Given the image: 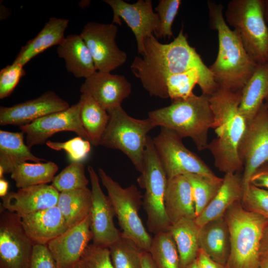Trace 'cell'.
I'll list each match as a JSON object with an SVG mask.
<instances>
[{
    "label": "cell",
    "mask_w": 268,
    "mask_h": 268,
    "mask_svg": "<svg viewBox=\"0 0 268 268\" xmlns=\"http://www.w3.org/2000/svg\"><path fill=\"white\" fill-rule=\"evenodd\" d=\"M210 27L217 33L216 58L209 67L219 88L240 91L258 64L247 52L237 32L230 28L223 15V6L207 2Z\"/></svg>",
    "instance_id": "obj_3"
},
{
    "label": "cell",
    "mask_w": 268,
    "mask_h": 268,
    "mask_svg": "<svg viewBox=\"0 0 268 268\" xmlns=\"http://www.w3.org/2000/svg\"><path fill=\"white\" fill-rule=\"evenodd\" d=\"M112 8V23L122 25L123 19L133 32L136 41L137 51L141 55L145 39L154 34L159 25L158 14L154 12L151 0H138L130 3L123 0H104Z\"/></svg>",
    "instance_id": "obj_14"
},
{
    "label": "cell",
    "mask_w": 268,
    "mask_h": 268,
    "mask_svg": "<svg viewBox=\"0 0 268 268\" xmlns=\"http://www.w3.org/2000/svg\"><path fill=\"white\" fill-rule=\"evenodd\" d=\"M89 180L81 162H71L55 176L51 185L60 193L87 187Z\"/></svg>",
    "instance_id": "obj_37"
},
{
    "label": "cell",
    "mask_w": 268,
    "mask_h": 268,
    "mask_svg": "<svg viewBox=\"0 0 268 268\" xmlns=\"http://www.w3.org/2000/svg\"><path fill=\"white\" fill-rule=\"evenodd\" d=\"M59 169L55 162H24L17 166L12 171L11 178L18 189L47 184L52 182Z\"/></svg>",
    "instance_id": "obj_32"
},
{
    "label": "cell",
    "mask_w": 268,
    "mask_h": 268,
    "mask_svg": "<svg viewBox=\"0 0 268 268\" xmlns=\"http://www.w3.org/2000/svg\"><path fill=\"white\" fill-rule=\"evenodd\" d=\"M57 54L63 59L68 72L76 78L89 77L97 70L89 50L80 34L67 35L57 46Z\"/></svg>",
    "instance_id": "obj_23"
},
{
    "label": "cell",
    "mask_w": 268,
    "mask_h": 268,
    "mask_svg": "<svg viewBox=\"0 0 268 268\" xmlns=\"http://www.w3.org/2000/svg\"><path fill=\"white\" fill-rule=\"evenodd\" d=\"M68 22L66 18L50 17L36 36L21 48L13 63L24 66L48 48L59 45L66 37Z\"/></svg>",
    "instance_id": "obj_25"
},
{
    "label": "cell",
    "mask_w": 268,
    "mask_h": 268,
    "mask_svg": "<svg viewBox=\"0 0 268 268\" xmlns=\"http://www.w3.org/2000/svg\"><path fill=\"white\" fill-rule=\"evenodd\" d=\"M200 248L214 261L226 266L230 253L228 225L224 215L210 220L200 227Z\"/></svg>",
    "instance_id": "obj_24"
},
{
    "label": "cell",
    "mask_w": 268,
    "mask_h": 268,
    "mask_svg": "<svg viewBox=\"0 0 268 268\" xmlns=\"http://www.w3.org/2000/svg\"><path fill=\"white\" fill-rule=\"evenodd\" d=\"M224 215L230 238L227 268H259L261 242L268 219L246 210L241 201L231 204Z\"/></svg>",
    "instance_id": "obj_5"
},
{
    "label": "cell",
    "mask_w": 268,
    "mask_h": 268,
    "mask_svg": "<svg viewBox=\"0 0 268 268\" xmlns=\"http://www.w3.org/2000/svg\"><path fill=\"white\" fill-rule=\"evenodd\" d=\"M148 252L157 268H181L178 251L169 231L154 235Z\"/></svg>",
    "instance_id": "obj_33"
},
{
    "label": "cell",
    "mask_w": 268,
    "mask_h": 268,
    "mask_svg": "<svg viewBox=\"0 0 268 268\" xmlns=\"http://www.w3.org/2000/svg\"><path fill=\"white\" fill-rule=\"evenodd\" d=\"M264 11L265 20L268 25V0H264Z\"/></svg>",
    "instance_id": "obj_50"
},
{
    "label": "cell",
    "mask_w": 268,
    "mask_h": 268,
    "mask_svg": "<svg viewBox=\"0 0 268 268\" xmlns=\"http://www.w3.org/2000/svg\"><path fill=\"white\" fill-rule=\"evenodd\" d=\"M23 66L13 63L7 65L0 71V99L10 96L19 83L20 79L26 74Z\"/></svg>",
    "instance_id": "obj_42"
},
{
    "label": "cell",
    "mask_w": 268,
    "mask_h": 268,
    "mask_svg": "<svg viewBox=\"0 0 268 268\" xmlns=\"http://www.w3.org/2000/svg\"><path fill=\"white\" fill-rule=\"evenodd\" d=\"M268 100V61L258 66L241 90L239 109L247 123Z\"/></svg>",
    "instance_id": "obj_27"
},
{
    "label": "cell",
    "mask_w": 268,
    "mask_h": 268,
    "mask_svg": "<svg viewBox=\"0 0 268 268\" xmlns=\"http://www.w3.org/2000/svg\"><path fill=\"white\" fill-rule=\"evenodd\" d=\"M46 145L55 150H64L71 162H81L84 159L91 149V143L78 136L65 142L48 140Z\"/></svg>",
    "instance_id": "obj_41"
},
{
    "label": "cell",
    "mask_w": 268,
    "mask_h": 268,
    "mask_svg": "<svg viewBox=\"0 0 268 268\" xmlns=\"http://www.w3.org/2000/svg\"><path fill=\"white\" fill-rule=\"evenodd\" d=\"M142 268H157L148 252L143 251L142 254Z\"/></svg>",
    "instance_id": "obj_46"
},
{
    "label": "cell",
    "mask_w": 268,
    "mask_h": 268,
    "mask_svg": "<svg viewBox=\"0 0 268 268\" xmlns=\"http://www.w3.org/2000/svg\"><path fill=\"white\" fill-rule=\"evenodd\" d=\"M168 178L154 147L148 136L144 157L143 168L137 179L144 190L143 205L147 214L148 231L154 235L168 231L171 225L166 215L164 200Z\"/></svg>",
    "instance_id": "obj_8"
},
{
    "label": "cell",
    "mask_w": 268,
    "mask_h": 268,
    "mask_svg": "<svg viewBox=\"0 0 268 268\" xmlns=\"http://www.w3.org/2000/svg\"><path fill=\"white\" fill-rule=\"evenodd\" d=\"M81 93L91 97L106 110L121 106L132 92V85L125 76L97 70L85 79Z\"/></svg>",
    "instance_id": "obj_19"
},
{
    "label": "cell",
    "mask_w": 268,
    "mask_h": 268,
    "mask_svg": "<svg viewBox=\"0 0 268 268\" xmlns=\"http://www.w3.org/2000/svg\"><path fill=\"white\" fill-rule=\"evenodd\" d=\"M198 268H227L210 258L203 250L200 248L196 259Z\"/></svg>",
    "instance_id": "obj_45"
},
{
    "label": "cell",
    "mask_w": 268,
    "mask_h": 268,
    "mask_svg": "<svg viewBox=\"0 0 268 268\" xmlns=\"http://www.w3.org/2000/svg\"><path fill=\"white\" fill-rule=\"evenodd\" d=\"M219 191L206 207L195 220L201 227L208 221L223 216L235 201H242L244 188L242 176L238 173L225 174Z\"/></svg>",
    "instance_id": "obj_26"
},
{
    "label": "cell",
    "mask_w": 268,
    "mask_h": 268,
    "mask_svg": "<svg viewBox=\"0 0 268 268\" xmlns=\"http://www.w3.org/2000/svg\"><path fill=\"white\" fill-rule=\"evenodd\" d=\"M198 69L203 76L204 93L211 96L219 88L209 68L189 43L183 29L170 43L163 44L153 35L144 41L141 57H135L131 69L151 96L168 98L166 80L172 75Z\"/></svg>",
    "instance_id": "obj_1"
},
{
    "label": "cell",
    "mask_w": 268,
    "mask_h": 268,
    "mask_svg": "<svg viewBox=\"0 0 268 268\" xmlns=\"http://www.w3.org/2000/svg\"><path fill=\"white\" fill-rule=\"evenodd\" d=\"M8 183L3 178L0 179V196L1 198L4 197L7 193Z\"/></svg>",
    "instance_id": "obj_48"
},
{
    "label": "cell",
    "mask_w": 268,
    "mask_h": 268,
    "mask_svg": "<svg viewBox=\"0 0 268 268\" xmlns=\"http://www.w3.org/2000/svg\"><path fill=\"white\" fill-rule=\"evenodd\" d=\"M181 4L180 0H160L155 10L159 20L156 38H170L173 36L172 26Z\"/></svg>",
    "instance_id": "obj_38"
},
{
    "label": "cell",
    "mask_w": 268,
    "mask_h": 268,
    "mask_svg": "<svg viewBox=\"0 0 268 268\" xmlns=\"http://www.w3.org/2000/svg\"><path fill=\"white\" fill-rule=\"evenodd\" d=\"M241 203L246 210L268 219V190L250 184L244 191Z\"/></svg>",
    "instance_id": "obj_40"
},
{
    "label": "cell",
    "mask_w": 268,
    "mask_h": 268,
    "mask_svg": "<svg viewBox=\"0 0 268 268\" xmlns=\"http://www.w3.org/2000/svg\"><path fill=\"white\" fill-rule=\"evenodd\" d=\"M99 177L106 189L122 234L134 242L142 251L149 252L152 238L139 215L143 196L134 185L123 188L102 168Z\"/></svg>",
    "instance_id": "obj_9"
},
{
    "label": "cell",
    "mask_w": 268,
    "mask_h": 268,
    "mask_svg": "<svg viewBox=\"0 0 268 268\" xmlns=\"http://www.w3.org/2000/svg\"><path fill=\"white\" fill-rule=\"evenodd\" d=\"M263 254H268V224L266 227L260 245V255Z\"/></svg>",
    "instance_id": "obj_47"
},
{
    "label": "cell",
    "mask_w": 268,
    "mask_h": 268,
    "mask_svg": "<svg viewBox=\"0 0 268 268\" xmlns=\"http://www.w3.org/2000/svg\"><path fill=\"white\" fill-rule=\"evenodd\" d=\"M259 268H268V254L261 255Z\"/></svg>",
    "instance_id": "obj_49"
},
{
    "label": "cell",
    "mask_w": 268,
    "mask_h": 268,
    "mask_svg": "<svg viewBox=\"0 0 268 268\" xmlns=\"http://www.w3.org/2000/svg\"><path fill=\"white\" fill-rule=\"evenodd\" d=\"M195 219H182L172 224L169 228L178 251L181 268H187L192 264L196 260L200 249V227Z\"/></svg>",
    "instance_id": "obj_29"
},
{
    "label": "cell",
    "mask_w": 268,
    "mask_h": 268,
    "mask_svg": "<svg viewBox=\"0 0 268 268\" xmlns=\"http://www.w3.org/2000/svg\"><path fill=\"white\" fill-rule=\"evenodd\" d=\"M75 268H114L109 248L89 244Z\"/></svg>",
    "instance_id": "obj_39"
},
{
    "label": "cell",
    "mask_w": 268,
    "mask_h": 268,
    "mask_svg": "<svg viewBox=\"0 0 268 268\" xmlns=\"http://www.w3.org/2000/svg\"><path fill=\"white\" fill-rule=\"evenodd\" d=\"M78 102L80 120L89 142L92 145L98 146L109 121V114L86 94L81 93Z\"/></svg>",
    "instance_id": "obj_31"
},
{
    "label": "cell",
    "mask_w": 268,
    "mask_h": 268,
    "mask_svg": "<svg viewBox=\"0 0 268 268\" xmlns=\"http://www.w3.org/2000/svg\"><path fill=\"white\" fill-rule=\"evenodd\" d=\"M91 240L92 233L89 215L80 223L50 241L47 246L57 268H75Z\"/></svg>",
    "instance_id": "obj_18"
},
{
    "label": "cell",
    "mask_w": 268,
    "mask_h": 268,
    "mask_svg": "<svg viewBox=\"0 0 268 268\" xmlns=\"http://www.w3.org/2000/svg\"><path fill=\"white\" fill-rule=\"evenodd\" d=\"M24 133L0 130V167L5 174L11 173L19 165L31 161L45 160L34 155L24 141Z\"/></svg>",
    "instance_id": "obj_28"
},
{
    "label": "cell",
    "mask_w": 268,
    "mask_h": 268,
    "mask_svg": "<svg viewBox=\"0 0 268 268\" xmlns=\"http://www.w3.org/2000/svg\"><path fill=\"white\" fill-rule=\"evenodd\" d=\"M118 28L114 24L88 22L80 35L86 43L98 71L111 72L124 64L127 54L117 46Z\"/></svg>",
    "instance_id": "obj_13"
},
{
    "label": "cell",
    "mask_w": 268,
    "mask_h": 268,
    "mask_svg": "<svg viewBox=\"0 0 268 268\" xmlns=\"http://www.w3.org/2000/svg\"><path fill=\"white\" fill-rule=\"evenodd\" d=\"M187 268H198L196 260Z\"/></svg>",
    "instance_id": "obj_51"
},
{
    "label": "cell",
    "mask_w": 268,
    "mask_h": 268,
    "mask_svg": "<svg viewBox=\"0 0 268 268\" xmlns=\"http://www.w3.org/2000/svg\"><path fill=\"white\" fill-rule=\"evenodd\" d=\"M60 192L51 185H39L8 192L1 198L2 208L20 216L56 206Z\"/></svg>",
    "instance_id": "obj_20"
},
{
    "label": "cell",
    "mask_w": 268,
    "mask_h": 268,
    "mask_svg": "<svg viewBox=\"0 0 268 268\" xmlns=\"http://www.w3.org/2000/svg\"><path fill=\"white\" fill-rule=\"evenodd\" d=\"M250 184L268 190V162L254 173L250 179Z\"/></svg>",
    "instance_id": "obj_44"
},
{
    "label": "cell",
    "mask_w": 268,
    "mask_h": 268,
    "mask_svg": "<svg viewBox=\"0 0 268 268\" xmlns=\"http://www.w3.org/2000/svg\"><path fill=\"white\" fill-rule=\"evenodd\" d=\"M265 106L268 110V100H267L265 103Z\"/></svg>",
    "instance_id": "obj_52"
},
{
    "label": "cell",
    "mask_w": 268,
    "mask_h": 268,
    "mask_svg": "<svg viewBox=\"0 0 268 268\" xmlns=\"http://www.w3.org/2000/svg\"><path fill=\"white\" fill-rule=\"evenodd\" d=\"M87 170L91 186L90 217L93 243L109 248L120 239L122 233L115 225V211L108 196L101 188L98 174L91 166H88Z\"/></svg>",
    "instance_id": "obj_16"
},
{
    "label": "cell",
    "mask_w": 268,
    "mask_h": 268,
    "mask_svg": "<svg viewBox=\"0 0 268 268\" xmlns=\"http://www.w3.org/2000/svg\"><path fill=\"white\" fill-rule=\"evenodd\" d=\"M20 218L24 230L34 245H47L68 229L57 205Z\"/></svg>",
    "instance_id": "obj_21"
},
{
    "label": "cell",
    "mask_w": 268,
    "mask_h": 268,
    "mask_svg": "<svg viewBox=\"0 0 268 268\" xmlns=\"http://www.w3.org/2000/svg\"><path fill=\"white\" fill-rule=\"evenodd\" d=\"M30 268H57L47 245H34Z\"/></svg>",
    "instance_id": "obj_43"
},
{
    "label": "cell",
    "mask_w": 268,
    "mask_h": 268,
    "mask_svg": "<svg viewBox=\"0 0 268 268\" xmlns=\"http://www.w3.org/2000/svg\"><path fill=\"white\" fill-rule=\"evenodd\" d=\"M225 19L239 35L247 52L257 64L268 61V25L264 0H232Z\"/></svg>",
    "instance_id": "obj_7"
},
{
    "label": "cell",
    "mask_w": 268,
    "mask_h": 268,
    "mask_svg": "<svg viewBox=\"0 0 268 268\" xmlns=\"http://www.w3.org/2000/svg\"><path fill=\"white\" fill-rule=\"evenodd\" d=\"M243 164L244 191L254 173L268 162V110L265 103L254 118L247 123L238 147Z\"/></svg>",
    "instance_id": "obj_11"
},
{
    "label": "cell",
    "mask_w": 268,
    "mask_h": 268,
    "mask_svg": "<svg viewBox=\"0 0 268 268\" xmlns=\"http://www.w3.org/2000/svg\"><path fill=\"white\" fill-rule=\"evenodd\" d=\"M189 181L192 190L196 217L209 204L220 188L223 178L189 173L184 175Z\"/></svg>",
    "instance_id": "obj_34"
},
{
    "label": "cell",
    "mask_w": 268,
    "mask_h": 268,
    "mask_svg": "<svg viewBox=\"0 0 268 268\" xmlns=\"http://www.w3.org/2000/svg\"><path fill=\"white\" fill-rule=\"evenodd\" d=\"M109 249L114 268H142V254L144 251L122 234Z\"/></svg>",
    "instance_id": "obj_36"
},
{
    "label": "cell",
    "mask_w": 268,
    "mask_h": 268,
    "mask_svg": "<svg viewBox=\"0 0 268 268\" xmlns=\"http://www.w3.org/2000/svg\"><path fill=\"white\" fill-rule=\"evenodd\" d=\"M164 204L171 225L182 219L196 218L192 187L185 176L168 179Z\"/></svg>",
    "instance_id": "obj_22"
},
{
    "label": "cell",
    "mask_w": 268,
    "mask_h": 268,
    "mask_svg": "<svg viewBox=\"0 0 268 268\" xmlns=\"http://www.w3.org/2000/svg\"><path fill=\"white\" fill-rule=\"evenodd\" d=\"M33 246L20 216L3 209L0 217V268H30Z\"/></svg>",
    "instance_id": "obj_12"
},
{
    "label": "cell",
    "mask_w": 268,
    "mask_h": 268,
    "mask_svg": "<svg viewBox=\"0 0 268 268\" xmlns=\"http://www.w3.org/2000/svg\"><path fill=\"white\" fill-rule=\"evenodd\" d=\"M79 102L67 109L43 116L31 124L19 127L26 134V144L30 148L46 143L47 140L57 133L63 131L74 132L89 141L80 118Z\"/></svg>",
    "instance_id": "obj_15"
},
{
    "label": "cell",
    "mask_w": 268,
    "mask_h": 268,
    "mask_svg": "<svg viewBox=\"0 0 268 268\" xmlns=\"http://www.w3.org/2000/svg\"><path fill=\"white\" fill-rule=\"evenodd\" d=\"M152 140L168 179L189 173L215 175L200 157L185 146L182 138L172 130L160 127L159 133Z\"/></svg>",
    "instance_id": "obj_10"
},
{
    "label": "cell",
    "mask_w": 268,
    "mask_h": 268,
    "mask_svg": "<svg viewBox=\"0 0 268 268\" xmlns=\"http://www.w3.org/2000/svg\"><path fill=\"white\" fill-rule=\"evenodd\" d=\"M148 115L156 127L171 130L182 138H191L198 150L207 149L208 133L214 123L209 96L194 94L150 111Z\"/></svg>",
    "instance_id": "obj_4"
},
{
    "label": "cell",
    "mask_w": 268,
    "mask_h": 268,
    "mask_svg": "<svg viewBox=\"0 0 268 268\" xmlns=\"http://www.w3.org/2000/svg\"><path fill=\"white\" fill-rule=\"evenodd\" d=\"M200 86L202 94L205 89L202 74L198 69L172 75L166 80V87L168 97L172 101L186 99L194 94L196 85Z\"/></svg>",
    "instance_id": "obj_35"
},
{
    "label": "cell",
    "mask_w": 268,
    "mask_h": 268,
    "mask_svg": "<svg viewBox=\"0 0 268 268\" xmlns=\"http://www.w3.org/2000/svg\"><path fill=\"white\" fill-rule=\"evenodd\" d=\"M107 111L109 119L99 145L121 151L141 173L148 133L156 125L149 117L145 119L132 117L121 105Z\"/></svg>",
    "instance_id": "obj_6"
},
{
    "label": "cell",
    "mask_w": 268,
    "mask_h": 268,
    "mask_svg": "<svg viewBox=\"0 0 268 268\" xmlns=\"http://www.w3.org/2000/svg\"><path fill=\"white\" fill-rule=\"evenodd\" d=\"M70 106L55 92L49 90L36 98L9 107H0V125L19 127L31 124L50 114Z\"/></svg>",
    "instance_id": "obj_17"
},
{
    "label": "cell",
    "mask_w": 268,
    "mask_h": 268,
    "mask_svg": "<svg viewBox=\"0 0 268 268\" xmlns=\"http://www.w3.org/2000/svg\"><path fill=\"white\" fill-rule=\"evenodd\" d=\"M241 90L233 91L219 88L209 96L214 116L212 129L216 137L208 144L215 167L225 174L239 172L243 164L238 147L247 122L239 109Z\"/></svg>",
    "instance_id": "obj_2"
},
{
    "label": "cell",
    "mask_w": 268,
    "mask_h": 268,
    "mask_svg": "<svg viewBox=\"0 0 268 268\" xmlns=\"http://www.w3.org/2000/svg\"><path fill=\"white\" fill-rule=\"evenodd\" d=\"M57 206L62 212L68 228L74 227L90 214L91 191L86 187L61 192Z\"/></svg>",
    "instance_id": "obj_30"
}]
</instances>
